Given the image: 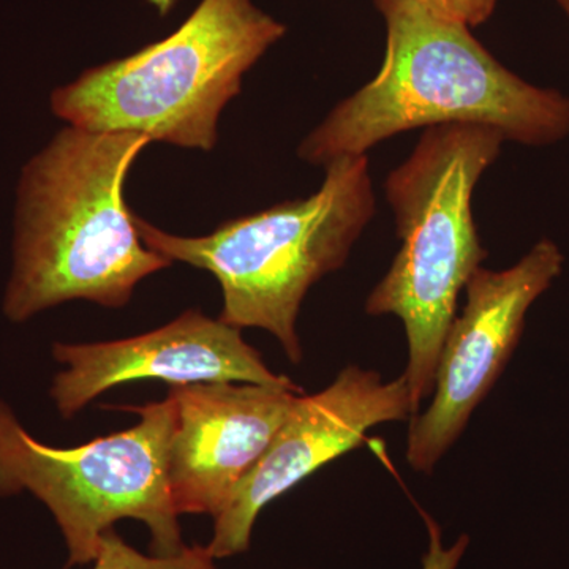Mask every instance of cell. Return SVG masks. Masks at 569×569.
<instances>
[{
    "label": "cell",
    "mask_w": 569,
    "mask_h": 569,
    "mask_svg": "<svg viewBox=\"0 0 569 569\" xmlns=\"http://www.w3.org/2000/svg\"><path fill=\"white\" fill-rule=\"evenodd\" d=\"M387 28L376 77L336 104L298 148L323 168L403 132L447 123L497 129L531 148L569 137V96L507 69L471 29L445 20L419 0H373Z\"/></svg>",
    "instance_id": "1"
},
{
    "label": "cell",
    "mask_w": 569,
    "mask_h": 569,
    "mask_svg": "<svg viewBox=\"0 0 569 569\" xmlns=\"http://www.w3.org/2000/svg\"><path fill=\"white\" fill-rule=\"evenodd\" d=\"M151 140L66 126L22 167L3 316L13 323L73 299L119 309L173 261L142 244L123 186Z\"/></svg>",
    "instance_id": "2"
},
{
    "label": "cell",
    "mask_w": 569,
    "mask_h": 569,
    "mask_svg": "<svg viewBox=\"0 0 569 569\" xmlns=\"http://www.w3.org/2000/svg\"><path fill=\"white\" fill-rule=\"evenodd\" d=\"M505 142L492 127H430L385 182L402 246L365 309L367 316H392L402 323L408 347L402 377L418 410L432 396L459 296L489 257L475 223L473 193Z\"/></svg>",
    "instance_id": "3"
},
{
    "label": "cell",
    "mask_w": 569,
    "mask_h": 569,
    "mask_svg": "<svg viewBox=\"0 0 569 569\" xmlns=\"http://www.w3.org/2000/svg\"><path fill=\"white\" fill-rule=\"evenodd\" d=\"M320 189L219 224L211 234L167 233L133 213L142 244L211 272L222 288L219 320L276 337L293 365L305 358L296 320L310 288L346 266L377 211L367 156L325 164Z\"/></svg>",
    "instance_id": "4"
},
{
    "label": "cell",
    "mask_w": 569,
    "mask_h": 569,
    "mask_svg": "<svg viewBox=\"0 0 569 569\" xmlns=\"http://www.w3.org/2000/svg\"><path fill=\"white\" fill-rule=\"evenodd\" d=\"M284 32L253 0H201L171 36L54 89L51 111L91 132L212 151L224 107Z\"/></svg>",
    "instance_id": "5"
},
{
    "label": "cell",
    "mask_w": 569,
    "mask_h": 569,
    "mask_svg": "<svg viewBox=\"0 0 569 569\" xmlns=\"http://www.w3.org/2000/svg\"><path fill=\"white\" fill-rule=\"evenodd\" d=\"M122 408L140 422L59 449L29 436L0 399V497L29 492L50 509L69 550L67 567L92 563L104 531L122 519L148 527L157 556L186 548L168 485L174 402Z\"/></svg>",
    "instance_id": "6"
},
{
    "label": "cell",
    "mask_w": 569,
    "mask_h": 569,
    "mask_svg": "<svg viewBox=\"0 0 569 569\" xmlns=\"http://www.w3.org/2000/svg\"><path fill=\"white\" fill-rule=\"evenodd\" d=\"M565 254L552 239H539L507 269L479 268L466 287L462 313L449 328L429 407L410 419L406 458L430 475L462 436L507 369L522 337L527 313L563 272Z\"/></svg>",
    "instance_id": "7"
},
{
    "label": "cell",
    "mask_w": 569,
    "mask_h": 569,
    "mask_svg": "<svg viewBox=\"0 0 569 569\" xmlns=\"http://www.w3.org/2000/svg\"><path fill=\"white\" fill-rule=\"evenodd\" d=\"M417 413L406 378L387 381L356 365L340 370L323 391L296 396L271 445L213 518L209 553L220 560L246 552L258 516L272 500L361 447L373 427L410 421Z\"/></svg>",
    "instance_id": "8"
},
{
    "label": "cell",
    "mask_w": 569,
    "mask_h": 569,
    "mask_svg": "<svg viewBox=\"0 0 569 569\" xmlns=\"http://www.w3.org/2000/svg\"><path fill=\"white\" fill-rule=\"evenodd\" d=\"M52 356L67 366L52 380L50 395L62 418L70 419L97 396L130 381L173 385L249 383L299 388L277 376L241 329L187 310L171 323L99 343H54Z\"/></svg>",
    "instance_id": "9"
},
{
    "label": "cell",
    "mask_w": 569,
    "mask_h": 569,
    "mask_svg": "<svg viewBox=\"0 0 569 569\" xmlns=\"http://www.w3.org/2000/svg\"><path fill=\"white\" fill-rule=\"evenodd\" d=\"M301 388L197 383L171 387L176 426L168 485L178 516L216 518L283 425Z\"/></svg>",
    "instance_id": "10"
},
{
    "label": "cell",
    "mask_w": 569,
    "mask_h": 569,
    "mask_svg": "<svg viewBox=\"0 0 569 569\" xmlns=\"http://www.w3.org/2000/svg\"><path fill=\"white\" fill-rule=\"evenodd\" d=\"M213 561L206 546H186L173 556H144L110 529L100 538L92 569H216Z\"/></svg>",
    "instance_id": "11"
},
{
    "label": "cell",
    "mask_w": 569,
    "mask_h": 569,
    "mask_svg": "<svg viewBox=\"0 0 569 569\" xmlns=\"http://www.w3.org/2000/svg\"><path fill=\"white\" fill-rule=\"evenodd\" d=\"M422 516H425L429 546L422 557L421 569H458L470 548V537L466 533L460 535L452 545L445 546L440 526L429 515Z\"/></svg>",
    "instance_id": "12"
},
{
    "label": "cell",
    "mask_w": 569,
    "mask_h": 569,
    "mask_svg": "<svg viewBox=\"0 0 569 569\" xmlns=\"http://www.w3.org/2000/svg\"><path fill=\"white\" fill-rule=\"evenodd\" d=\"M427 9L445 20L477 28L492 17L498 0H419Z\"/></svg>",
    "instance_id": "13"
},
{
    "label": "cell",
    "mask_w": 569,
    "mask_h": 569,
    "mask_svg": "<svg viewBox=\"0 0 569 569\" xmlns=\"http://www.w3.org/2000/svg\"><path fill=\"white\" fill-rule=\"evenodd\" d=\"M148 2L159 11L160 17H164L178 6L179 0H148Z\"/></svg>",
    "instance_id": "14"
},
{
    "label": "cell",
    "mask_w": 569,
    "mask_h": 569,
    "mask_svg": "<svg viewBox=\"0 0 569 569\" xmlns=\"http://www.w3.org/2000/svg\"><path fill=\"white\" fill-rule=\"evenodd\" d=\"M557 3H559L561 10H563L565 14L569 18V0H557Z\"/></svg>",
    "instance_id": "15"
}]
</instances>
